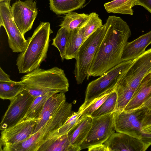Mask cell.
Returning a JSON list of instances; mask_svg holds the SVG:
<instances>
[{
    "label": "cell",
    "instance_id": "obj_1",
    "mask_svg": "<svg viewBox=\"0 0 151 151\" xmlns=\"http://www.w3.org/2000/svg\"><path fill=\"white\" fill-rule=\"evenodd\" d=\"M107 29L95 55L87 79L100 76L122 62L124 47L131 36L127 24L121 18L110 16L106 23Z\"/></svg>",
    "mask_w": 151,
    "mask_h": 151
},
{
    "label": "cell",
    "instance_id": "obj_2",
    "mask_svg": "<svg viewBox=\"0 0 151 151\" xmlns=\"http://www.w3.org/2000/svg\"><path fill=\"white\" fill-rule=\"evenodd\" d=\"M27 91L34 98L49 93L68 91L69 83L63 70L57 67L45 70L39 68L21 78Z\"/></svg>",
    "mask_w": 151,
    "mask_h": 151
},
{
    "label": "cell",
    "instance_id": "obj_3",
    "mask_svg": "<svg viewBox=\"0 0 151 151\" xmlns=\"http://www.w3.org/2000/svg\"><path fill=\"white\" fill-rule=\"evenodd\" d=\"M53 32L48 22H41L32 35L27 39L25 50L20 53L16 60L19 73H27L39 68L47 57L50 36Z\"/></svg>",
    "mask_w": 151,
    "mask_h": 151
},
{
    "label": "cell",
    "instance_id": "obj_4",
    "mask_svg": "<svg viewBox=\"0 0 151 151\" xmlns=\"http://www.w3.org/2000/svg\"><path fill=\"white\" fill-rule=\"evenodd\" d=\"M106 23L91 35L82 44L75 58L74 74L77 84L87 78L98 48L106 34Z\"/></svg>",
    "mask_w": 151,
    "mask_h": 151
},
{
    "label": "cell",
    "instance_id": "obj_5",
    "mask_svg": "<svg viewBox=\"0 0 151 151\" xmlns=\"http://www.w3.org/2000/svg\"><path fill=\"white\" fill-rule=\"evenodd\" d=\"M143 117L138 111H117L114 113V130L141 140L147 149L151 145V134L142 130Z\"/></svg>",
    "mask_w": 151,
    "mask_h": 151
},
{
    "label": "cell",
    "instance_id": "obj_6",
    "mask_svg": "<svg viewBox=\"0 0 151 151\" xmlns=\"http://www.w3.org/2000/svg\"><path fill=\"white\" fill-rule=\"evenodd\" d=\"M132 60L124 61L88 84L84 102L79 109L83 111L88 104L108 90L114 88L124 70Z\"/></svg>",
    "mask_w": 151,
    "mask_h": 151
},
{
    "label": "cell",
    "instance_id": "obj_7",
    "mask_svg": "<svg viewBox=\"0 0 151 151\" xmlns=\"http://www.w3.org/2000/svg\"><path fill=\"white\" fill-rule=\"evenodd\" d=\"M151 71V48L132 62L123 70L116 83L135 91Z\"/></svg>",
    "mask_w": 151,
    "mask_h": 151
},
{
    "label": "cell",
    "instance_id": "obj_8",
    "mask_svg": "<svg viewBox=\"0 0 151 151\" xmlns=\"http://www.w3.org/2000/svg\"><path fill=\"white\" fill-rule=\"evenodd\" d=\"M10 1L0 2V26L4 28L9 47L14 52L20 53L26 49L28 41L22 34L13 19Z\"/></svg>",
    "mask_w": 151,
    "mask_h": 151
},
{
    "label": "cell",
    "instance_id": "obj_9",
    "mask_svg": "<svg viewBox=\"0 0 151 151\" xmlns=\"http://www.w3.org/2000/svg\"><path fill=\"white\" fill-rule=\"evenodd\" d=\"M114 113L92 118L91 126L80 149L104 143L114 131Z\"/></svg>",
    "mask_w": 151,
    "mask_h": 151
},
{
    "label": "cell",
    "instance_id": "obj_10",
    "mask_svg": "<svg viewBox=\"0 0 151 151\" xmlns=\"http://www.w3.org/2000/svg\"><path fill=\"white\" fill-rule=\"evenodd\" d=\"M34 98L24 90L10 100V104L1 122L0 130L13 126L20 121L25 115Z\"/></svg>",
    "mask_w": 151,
    "mask_h": 151
},
{
    "label": "cell",
    "instance_id": "obj_11",
    "mask_svg": "<svg viewBox=\"0 0 151 151\" xmlns=\"http://www.w3.org/2000/svg\"><path fill=\"white\" fill-rule=\"evenodd\" d=\"M38 119L21 120L1 131L0 151L27 139L32 134Z\"/></svg>",
    "mask_w": 151,
    "mask_h": 151
},
{
    "label": "cell",
    "instance_id": "obj_12",
    "mask_svg": "<svg viewBox=\"0 0 151 151\" xmlns=\"http://www.w3.org/2000/svg\"><path fill=\"white\" fill-rule=\"evenodd\" d=\"M11 12L14 22L24 36L32 29L38 14L35 1H16L11 7Z\"/></svg>",
    "mask_w": 151,
    "mask_h": 151
},
{
    "label": "cell",
    "instance_id": "obj_13",
    "mask_svg": "<svg viewBox=\"0 0 151 151\" xmlns=\"http://www.w3.org/2000/svg\"><path fill=\"white\" fill-rule=\"evenodd\" d=\"M73 113L72 104L65 101L46 124L35 133L38 138L37 151L45 141L65 124Z\"/></svg>",
    "mask_w": 151,
    "mask_h": 151
},
{
    "label": "cell",
    "instance_id": "obj_14",
    "mask_svg": "<svg viewBox=\"0 0 151 151\" xmlns=\"http://www.w3.org/2000/svg\"><path fill=\"white\" fill-rule=\"evenodd\" d=\"M104 144L108 151H145L147 149L141 140L118 132H114Z\"/></svg>",
    "mask_w": 151,
    "mask_h": 151
},
{
    "label": "cell",
    "instance_id": "obj_15",
    "mask_svg": "<svg viewBox=\"0 0 151 151\" xmlns=\"http://www.w3.org/2000/svg\"><path fill=\"white\" fill-rule=\"evenodd\" d=\"M65 93L60 92L54 94L47 100L40 113L33 134L37 132L43 127L66 101Z\"/></svg>",
    "mask_w": 151,
    "mask_h": 151
},
{
    "label": "cell",
    "instance_id": "obj_16",
    "mask_svg": "<svg viewBox=\"0 0 151 151\" xmlns=\"http://www.w3.org/2000/svg\"><path fill=\"white\" fill-rule=\"evenodd\" d=\"M151 44V31L139 36L125 46L122 55V61L133 60L144 52Z\"/></svg>",
    "mask_w": 151,
    "mask_h": 151
},
{
    "label": "cell",
    "instance_id": "obj_17",
    "mask_svg": "<svg viewBox=\"0 0 151 151\" xmlns=\"http://www.w3.org/2000/svg\"><path fill=\"white\" fill-rule=\"evenodd\" d=\"M80 147L72 145L67 134L52 136L45 141L37 151H79Z\"/></svg>",
    "mask_w": 151,
    "mask_h": 151
},
{
    "label": "cell",
    "instance_id": "obj_18",
    "mask_svg": "<svg viewBox=\"0 0 151 151\" xmlns=\"http://www.w3.org/2000/svg\"><path fill=\"white\" fill-rule=\"evenodd\" d=\"M92 118L87 116L77 123L67 133L70 144L80 147L86 138L91 126Z\"/></svg>",
    "mask_w": 151,
    "mask_h": 151
},
{
    "label": "cell",
    "instance_id": "obj_19",
    "mask_svg": "<svg viewBox=\"0 0 151 151\" xmlns=\"http://www.w3.org/2000/svg\"><path fill=\"white\" fill-rule=\"evenodd\" d=\"M151 94V73L144 78L124 109L129 110L139 106Z\"/></svg>",
    "mask_w": 151,
    "mask_h": 151
},
{
    "label": "cell",
    "instance_id": "obj_20",
    "mask_svg": "<svg viewBox=\"0 0 151 151\" xmlns=\"http://www.w3.org/2000/svg\"><path fill=\"white\" fill-rule=\"evenodd\" d=\"M83 27L69 32L65 59L69 60L75 59L84 42Z\"/></svg>",
    "mask_w": 151,
    "mask_h": 151
},
{
    "label": "cell",
    "instance_id": "obj_21",
    "mask_svg": "<svg viewBox=\"0 0 151 151\" xmlns=\"http://www.w3.org/2000/svg\"><path fill=\"white\" fill-rule=\"evenodd\" d=\"M86 0H50V7L56 14H65L80 8Z\"/></svg>",
    "mask_w": 151,
    "mask_h": 151
},
{
    "label": "cell",
    "instance_id": "obj_22",
    "mask_svg": "<svg viewBox=\"0 0 151 151\" xmlns=\"http://www.w3.org/2000/svg\"><path fill=\"white\" fill-rule=\"evenodd\" d=\"M89 17V14H79L71 12L65 14L59 26L64 27L69 32L83 27Z\"/></svg>",
    "mask_w": 151,
    "mask_h": 151
},
{
    "label": "cell",
    "instance_id": "obj_23",
    "mask_svg": "<svg viewBox=\"0 0 151 151\" xmlns=\"http://www.w3.org/2000/svg\"><path fill=\"white\" fill-rule=\"evenodd\" d=\"M136 0H113L104 5L108 13L132 15Z\"/></svg>",
    "mask_w": 151,
    "mask_h": 151
},
{
    "label": "cell",
    "instance_id": "obj_24",
    "mask_svg": "<svg viewBox=\"0 0 151 151\" xmlns=\"http://www.w3.org/2000/svg\"><path fill=\"white\" fill-rule=\"evenodd\" d=\"M24 90V86L20 81L0 82V98L11 100Z\"/></svg>",
    "mask_w": 151,
    "mask_h": 151
},
{
    "label": "cell",
    "instance_id": "obj_25",
    "mask_svg": "<svg viewBox=\"0 0 151 151\" xmlns=\"http://www.w3.org/2000/svg\"><path fill=\"white\" fill-rule=\"evenodd\" d=\"M54 94L49 93L35 98L25 115L21 120L38 119L47 100Z\"/></svg>",
    "mask_w": 151,
    "mask_h": 151
},
{
    "label": "cell",
    "instance_id": "obj_26",
    "mask_svg": "<svg viewBox=\"0 0 151 151\" xmlns=\"http://www.w3.org/2000/svg\"><path fill=\"white\" fill-rule=\"evenodd\" d=\"M114 90L117 96L116 111L124 110L135 91L129 88L116 84Z\"/></svg>",
    "mask_w": 151,
    "mask_h": 151
},
{
    "label": "cell",
    "instance_id": "obj_27",
    "mask_svg": "<svg viewBox=\"0 0 151 151\" xmlns=\"http://www.w3.org/2000/svg\"><path fill=\"white\" fill-rule=\"evenodd\" d=\"M117 96L115 91L111 93L101 106L91 116L92 118L102 116L116 111Z\"/></svg>",
    "mask_w": 151,
    "mask_h": 151
},
{
    "label": "cell",
    "instance_id": "obj_28",
    "mask_svg": "<svg viewBox=\"0 0 151 151\" xmlns=\"http://www.w3.org/2000/svg\"><path fill=\"white\" fill-rule=\"evenodd\" d=\"M69 32L64 27H60L55 37L52 39V45L56 47L59 50L61 59L63 61L66 49Z\"/></svg>",
    "mask_w": 151,
    "mask_h": 151
},
{
    "label": "cell",
    "instance_id": "obj_29",
    "mask_svg": "<svg viewBox=\"0 0 151 151\" xmlns=\"http://www.w3.org/2000/svg\"><path fill=\"white\" fill-rule=\"evenodd\" d=\"M103 25L102 20L98 14L96 12L90 13L89 18L83 27L84 42Z\"/></svg>",
    "mask_w": 151,
    "mask_h": 151
},
{
    "label": "cell",
    "instance_id": "obj_30",
    "mask_svg": "<svg viewBox=\"0 0 151 151\" xmlns=\"http://www.w3.org/2000/svg\"><path fill=\"white\" fill-rule=\"evenodd\" d=\"M114 91V88L110 89L93 100L88 104L83 111L81 115L84 118L87 116H91V115L101 106L109 95Z\"/></svg>",
    "mask_w": 151,
    "mask_h": 151
},
{
    "label": "cell",
    "instance_id": "obj_31",
    "mask_svg": "<svg viewBox=\"0 0 151 151\" xmlns=\"http://www.w3.org/2000/svg\"><path fill=\"white\" fill-rule=\"evenodd\" d=\"M83 118L81 115L79 117L69 122L65 123L61 127L49 137L52 136H59L67 134L68 132Z\"/></svg>",
    "mask_w": 151,
    "mask_h": 151
},
{
    "label": "cell",
    "instance_id": "obj_32",
    "mask_svg": "<svg viewBox=\"0 0 151 151\" xmlns=\"http://www.w3.org/2000/svg\"><path fill=\"white\" fill-rule=\"evenodd\" d=\"M130 110L139 111L143 115V120L151 114V94L138 107Z\"/></svg>",
    "mask_w": 151,
    "mask_h": 151
},
{
    "label": "cell",
    "instance_id": "obj_33",
    "mask_svg": "<svg viewBox=\"0 0 151 151\" xmlns=\"http://www.w3.org/2000/svg\"><path fill=\"white\" fill-rule=\"evenodd\" d=\"M143 6L151 13V0H136L135 6Z\"/></svg>",
    "mask_w": 151,
    "mask_h": 151
},
{
    "label": "cell",
    "instance_id": "obj_34",
    "mask_svg": "<svg viewBox=\"0 0 151 151\" xmlns=\"http://www.w3.org/2000/svg\"><path fill=\"white\" fill-rule=\"evenodd\" d=\"M88 149L89 151H108V148L104 144L95 145Z\"/></svg>",
    "mask_w": 151,
    "mask_h": 151
},
{
    "label": "cell",
    "instance_id": "obj_35",
    "mask_svg": "<svg viewBox=\"0 0 151 151\" xmlns=\"http://www.w3.org/2000/svg\"><path fill=\"white\" fill-rule=\"evenodd\" d=\"M11 80L10 76L6 73L0 67V82H11Z\"/></svg>",
    "mask_w": 151,
    "mask_h": 151
},
{
    "label": "cell",
    "instance_id": "obj_36",
    "mask_svg": "<svg viewBox=\"0 0 151 151\" xmlns=\"http://www.w3.org/2000/svg\"><path fill=\"white\" fill-rule=\"evenodd\" d=\"M142 130L145 133L151 134V124L142 126Z\"/></svg>",
    "mask_w": 151,
    "mask_h": 151
},
{
    "label": "cell",
    "instance_id": "obj_37",
    "mask_svg": "<svg viewBox=\"0 0 151 151\" xmlns=\"http://www.w3.org/2000/svg\"><path fill=\"white\" fill-rule=\"evenodd\" d=\"M151 124V114L144 119L143 121V125Z\"/></svg>",
    "mask_w": 151,
    "mask_h": 151
},
{
    "label": "cell",
    "instance_id": "obj_38",
    "mask_svg": "<svg viewBox=\"0 0 151 151\" xmlns=\"http://www.w3.org/2000/svg\"><path fill=\"white\" fill-rule=\"evenodd\" d=\"M11 0H0V2L5 1H10Z\"/></svg>",
    "mask_w": 151,
    "mask_h": 151
},
{
    "label": "cell",
    "instance_id": "obj_39",
    "mask_svg": "<svg viewBox=\"0 0 151 151\" xmlns=\"http://www.w3.org/2000/svg\"><path fill=\"white\" fill-rule=\"evenodd\" d=\"M150 73H151V72H150Z\"/></svg>",
    "mask_w": 151,
    "mask_h": 151
},
{
    "label": "cell",
    "instance_id": "obj_40",
    "mask_svg": "<svg viewBox=\"0 0 151 151\" xmlns=\"http://www.w3.org/2000/svg\"><path fill=\"white\" fill-rule=\"evenodd\" d=\"M91 0H90V1H91Z\"/></svg>",
    "mask_w": 151,
    "mask_h": 151
}]
</instances>
